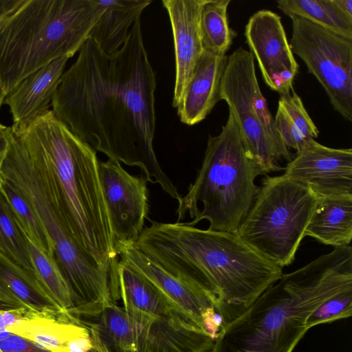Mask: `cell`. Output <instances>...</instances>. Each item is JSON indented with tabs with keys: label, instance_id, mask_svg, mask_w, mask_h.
<instances>
[{
	"label": "cell",
	"instance_id": "6da1fadb",
	"mask_svg": "<svg viewBox=\"0 0 352 352\" xmlns=\"http://www.w3.org/2000/svg\"><path fill=\"white\" fill-rule=\"evenodd\" d=\"M156 87L140 18L113 54L104 53L91 38L85 42L61 77L52 111L96 152L139 167L147 181L178 201L182 196L153 147Z\"/></svg>",
	"mask_w": 352,
	"mask_h": 352
},
{
	"label": "cell",
	"instance_id": "7a4b0ae2",
	"mask_svg": "<svg viewBox=\"0 0 352 352\" xmlns=\"http://www.w3.org/2000/svg\"><path fill=\"white\" fill-rule=\"evenodd\" d=\"M150 222L134 246L174 276L210 292L223 327L283 274L236 232Z\"/></svg>",
	"mask_w": 352,
	"mask_h": 352
},
{
	"label": "cell",
	"instance_id": "3957f363",
	"mask_svg": "<svg viewBox=\"0 0 352 352\" xmlns=\"http://www.w3.org/2000/svg\"><path fill=\"white\" fill-rule=\"evenodd\" d=\"M352 288V248H334L287 274L226 324L210 352H293L308 316L331 296Z\"/></svg>",
	"mask_w": 352,
	"mask_h": 352
},
{
	"label": "cell",
	"instance_id": "277c9868",
	"mask_svg": "<svg viewBox=\"0 0 352 352\" xmlns=\"http://www.w3.org/2000/svg\"><path fill=\"white\" fill-rule=\"evenodd\" d=\"M23 131L43 153L69 232L98 262L113 270L118 256L100 184L96 151L52 110Z\"/></svg>",
	"mask_w": 352,
	"mask_h": 352
},
{
	"label": "cell",
	"instance_id": "5b68a950",
	"mask_svg": "<svg viewBox=\"0 0 352 352\" xmlns=\"http://www.w3.org/2000/svg\"><path fill=\"white\" fill-rule=\"evenodd\" d=\"M102 12L99 0H26L0 25V80L5 93L50 62L72 57Z\"/></svg>",
	"mask_w": 352,
	"mask_h": 352
},
{
	"label": "cell",
	"instance_id": "8992f818",
	"mask_svg": "<svg viewBox=\"0 0 352 352\" xmlns=\"http://www.w3.org/2000/svg\"><path fill=\"white\" fill-rule=\"evenodd\" d=\"M1 173L38 214L74 297L83 302L100 297L108 287L110 270L81 247L69 232L47 162L27 133L12 132Z\"/></svg>",
	"mask_w": 352,
	"mask_h": 352
},
{
	"label": "cell",
	"instance_id": "52a82bcc",
	"mask_svg": "<svg viewBox=\"0 0 352 352\" xmlns=\"http://www.w3.org/2000/svg\"><path fill=\"white\" fill-rule=\"evenodd\" d=\"M258 175L229 111L220 133L208 136L197 177L178 201L177 221L189 215L190 226L207 220L210 230L236 232L259 190L254 182Z\"/></svg>",
	"mask_w": 352,
	"mask_h": 352
},
{
	"label": "cell",
	"instance_id": "ba28073f",
	"mask_svg": "<svg viewBox=\"0 0 352 352\" xmlns=\"http://www.w3.org/2000/svg\"><path fill=\"white\" fill-rule=\"evenodd\" d=\"M237 234L283 268L292 264L317 205L311 190L283 175L267 176Z\"/></svg>",
	"mask_w": 352,
	"mask_h": 352
},
{
	"label": "cell",
	"instance_id": "9c48e42d",
	"mask_svg": "<svg viewBox=\"0 0 352 352\" xmlns=\"http://www.w3.org/2000/svg\"><path fill=\"white\" fill-rule=\"evenodd\" d=\"M224 100L239 125L245 150L258 175L283 169L294 155L283 143L257 80L254 58L242 47L228 56L221 80L219 100Z\"/></svg>",
	"mask_w": 352,
	"mask_h": 352
},
{
	"label": "cell",
	"instance_id": "30bf717a",
	"mask_svg": "<svg viewBox=\"0 0 352 352\" xmlns=\"http://www.w3.org/2000/svg\"><path fill=\"white\" fill-rule=\"evenodd\" d=\"M289 43L325 90L331 104L352 122V39L295 16Z\"/></svg>",
	"mask_w": 352,
	"mask_h": 352
},
{
	"label": "cell",
	"instance_id": "8fae6325",
	"mask_svg": "<svg viewBox=\"0 0 352 352\" xmlns=\"http://www.w3.org/2000/svg\"><path fill=\"white\" fill-rule=\"evenodd\" d=\"M98 177L118 256L140 236L149 211L147 179L131 175L120 162L98 161Z\"/></svg>",
	"mask_w": 352,
	"mask_h": 352
},
{
	"label": "cell",
	"instance_id": "7c38bea8",
	"mask_svg": "<svg viewBox=\"0 0 352 352\" xmlns=\"http://www.w3.org/2000/svg\"><path fill=\"white\" fill-rule=\"evenodd\" d=\"M244 35L267 86L280 95L292 91L299 66L280 16L269 10L257 11L249 19Z\"/></svg>",
	"mask_w": 352,
	"mask_h": 352
},
{
	"label": "cell",
	"instance_id": "4fadbf2b",
	"mask_svg": "<svg viewBox=\"0 0 352 352\" xmlns=\"http://www.w3.org/2000/svg\"><path fill=\"white\" fill-rule=\"evenodd\" d=\"M118 258L142 275L175 314L205 331L204 321L217 313V302L210 292L174 276L134 245L120 249Z\"/></svg>",
	"mask_w": 352,
	"mask_h": 352
},
{
	"label": "cell",
	"instance_id": "5bb4252c",
	"mask_svg": "<svg viewBox=\"0 0 352 352\" xmlns=\"http://www.w3.org/2000/svg\"><path fill=\"white\" fill-rule=\"evenodd\" d=\"M283 175L309 187L317 199L352 197V149L333 148L311 139L283 168Z\"/></svg>",
	"mask_w": 352,
	"mask_h": 352
},
{
	"label": "cell",
	"instance_id": "9a60e30c",
	"mask_svg": "<svg viewBox=\"0 0 352 352\" xmlns=\"http://www.w3.org/2000/svg\"><path fill=\"white\" fill-rule=\"evenodd\" d=\"M131 322L134 352H208L214 340L176 315L157 316L124 307Z\"/></svg>",
	"mask_w": 352,
	"mask_h": 352
},
{
	"label": "cell",
	"instance_id": "2e32d148",
	"mask_svg": "<svg viewBox=\"0 0 352 352\" xmlns=\"http://www.w3.org/2000/svg\"><path fill=\"white\" fill-rule=\"evenodd\" d=\"M206 0H163L171 25L175 78L173 107L179 104L194 68L203 54L200 16Z\"/></svg>",
	"mask_w": 352,
	"mask_h": 352
},
{
	"label": "cell",
	"instance_id": "e0dca14e",
	"mask_svg": "<svg viewBox=\"0 0 352 352\" xmlns=\"http://www.w3.org/2000/svg\"><path fill=\"white\" fill-rule=\"evenodd\" d=\"M68 59L59 58L39 68L6 94L3 103L9 107L12 116L13 133L25 130L50 110Z\"/></svg>",
	"mask_w": 352,
	"mask_h": 352
},
{
	"label": "cell",
	"instance_id": "ac0fdd59",
	"mask_svg": "<svg viewBox=\"0 0 352 352\" xmlns=\"http://www.w3.org/2000/svg\"><path fill=\"white\" fill-rule=\"evenodd\" d=\"M228 56L204 51L178 104L180 121L192 126L204 120L219 100L221 80Z\"/></svg>",
	"mask_w": 352,
	"mask_h": 352
},
{
	"label": "cell",
	"instance_id": "d6986e66",
	"mask_svg": "<svg viewBox=\"0 0 352 352\" xmlns=\"http://www.w3.org/2000/svg\"><path fill=\"white\" fill-rule=\"evenodd\" d=\"M69 318L87 328L107 352H134L133 329L124 309L113 301L80 305L67 312Z\"/></svg>",
	"mask_w": 352,
	"mask_h": 352
},
{
	"label": "cell",
	"instance_id": "ffe728a7",
	"mask_svg": "<svg viewBox=\"0 0 352 352\" xmlns=\"http://www.w3.org/2000/svg\"><path fill=\"white\" fill-rule=\"evenodd\" d=\"M0 305L4 308L24 309L38 314L63 313L50 297L32 272L16 264L1 254Z\"/></svg>",
	"mask_w": 352,
	"mask_h": 352
},
{
	"label": "cell",
	"instance_id": "44dd1931",
	"mask_svg": "<svg viewBox=\"0 0 352 352\" xmlns=\"http://www.w3.org/2000/svg\"><path fill=\"white\" fill-rule=\"evenodd\" d=\"M102 12L91 29L92 39L106 54L116 53L152 0H99Z\"/></svg>",
	"mask_w": 352,
	"mask_h": 352
},
{
	"label": "cell",
	"instance_id": "7402d4cb",
	"mask_svg": "<svg viewBox=\"0 0 352 352\" xmlns=\"http://www.w3.org/2000/svg\"><path fill=\"white\" fill-rule=\"evenodd\" d=\"M320 243L339 248L352 239V197L317 199V205L305 231Z\"/></svg>",
	"mask_w": 352,
	"mask_h": 352
},
{
	"label": "cell",
	"instance_id": "603a6c76",
	"mask_svg": "<svg viewBox=\"0 0 352 352\" xmlns=\"http://www.w3.org/2000/svg\"><path fill=\"white\" fill-rule=\"evenodd\" d=\"M51 352H65L68 342L87 329L61 312H29L6 329Z\"/></svg>",
	"mask_w": 352,
	"mask_h": 352
},
{
	"label": "cell",
	"instance_id": "cb8c5ba5",
	"mask_svg": "<svg viewBox=\"0 0 352 352\" xmlns=\"http://www.w3.org/2000/svg\"><path fill=\"white\" fill-rule=\"evenodd\" d=\"M118 299L122 300L124 307L147 314L165 316L176 315L142 275L119 258L113 301Z\"/></svg>",
	"mask_w": 352,
	"mask_h": 352
},
{
	"label": "cell",
	"instance_id": "d4e9b609",
	"mask_svg": "<svg viewBox=\"0 0 352 352\" xmlns=\"http://www.w3.org/2000/svg\"><path fill=\"white\" fill-rule=\"evenodd\" d=\"M274 126L287 148L298 153L305 143L318 137L319 131L310 118L300 96L292 94L280 95Z\"/></svg>",
	"mask_w": 352,
	"mask_h": 352
},
{
	"label": "cell",
	"instance_id": "484cf974",
	"mask_svg": "<svg viewBox=\"0 0 352 352\" xmlns=\"http://www.w3.org/2000/svg\"><path fill=\"white\" fill-rule=\"evenodd\" d=\"M283 13L303 18L324 28L352 39V21L342 14L330 0H278Z\"/></svg>",
	"mask_w": 352,
	"mask_h": 352
},
{
	"label": "cell",
	"instance_id": "4316f807",
	"mask_svg": "<svg viewBox=\"0 0 352 352\" xmlns=\"http://www.w3.org/2000/svg\"><path fill=\"white\" fill-rule=\"evenodd\" d=\"M230 0H206L200 16V30L204 50L217 55H226L237 33L228 23V8Z\"/></svg>",
	"mask_w": 352,
	"mask_h": 352
},
{
	"label": "cell",
	"instance_id": "83f0119b",
	"mask_svg": "<svg viewBox=\"0 0 352 352\" xmlns=\"http://www.w3.org/2000/svg\"><path fill=\"white\" fill-rule=\"evenodd\" d=\"M28 245L36 279L60 310L67 314L76 304L54 257L41 250L28 239Z\"/></svg>",
	"mask_w": 352,
	"mask_h": 352
},
{
	"label": "cell",
	"instance_id": "f1b7e54d",
	"mask_svg": "<svg viewBox=\"0 0 352 352\" xmlns=\"http://www.w3.org/2000/svg\"><path fill=\"white\" fill-rule=\"evenodd\" d=\"M0 190L8 201L28 239L38 248L54 256V248L38 214L23 195L3 177Z\"/></svg>",
	"mask_w": 352,
	"mask_h": 352
},
{
	"label": "cell",
	"instance_id": "f546056e",
	"mask_svg": "<svg viewBox=\"0 0 352 352\" xmlns=\"http://www.w3.org/2000/svg\"><path fill=\"white\" fill-rule=\"evenodd\" d=\"M0 254L34 273L27 236L1 190Z\"/></svg>",
	"mask_w": 352,
	"mask_h": 352
},
{
	"label": "cell",
	"instance_id": "4dcf8cb0",
	"mask_svg": "<svg viewBox=\"0 0 352 352\" xmlns=\"http://www.w3.org/2000/svg\"><path fill=\"white\" fill-rule=\"evenodd\" d=\"M352 315V288L342 291L321 303L307 318L308 329L324 323L346 319Z\"/></svg>",
	"mask_w": 352,
	"mask_h": 352
},
{
	"label": "cell",
	"instance_id": "1f68e13d",
	"mask_svg": "<svg viewBox=\"0 0 352 352\" xmlns=\"http://www.w3.org/2000/svg\"><path fill=\"white\" fill-rule=\"evenodd\" d=\"M0 352H51L33 341L10 332L0 340Z\"/></svg>",
	"mask_w": 352,
	"mask_h": 352
},
{
	"label": "cell",
	"instance_id": "d6a6232c",
	"mask_svg": "<svg viewBox=\"0 0 352 352\" xmlns=\"http://www.w3.org/2000/svg\"><path fill=\"white\" fill-rule=\"evenodd\" d=\"M91 346L90 333L87 329L68 342L65 352H87Z\"/></svg>",
	"mask_w": 352,
	"mask_h": 352
},
{
	"label": "cell",
	"instance_id": "836d02e7",
	"mask_svg": "<svg viewBox=\"0 0 352 352\" xmlns=\"http://www.w3.org/2000/svg\"><path fill=\"white\" fill-rule=\"evenodd\" d=\"M11 135V127L0 123V184L3 181L1 168L9 148Z\"/></svg>",
	"mask_w": 352,
	"mask_h": 352
},
{
	"label": "cell",
	"instance_id": "e575fe53",
	"mask_svg": "<svg viewBox=\"0 0 352 352\" xmlns=\"http://www.w3.org/2000/svg\"><path fill=\"white\" fill-rule=\"evenodd\" d=\"M26 0H0V25L17 12Z\"/></svg>",
	"mask_w": 352,
	"mask_h": 352
},
{
	"label": "cell",
	"instance_id": "d590c367",
	"mask_svg": "<svg viewBox=\"0 0 352 352\" xmlns=\"http://www.w3.org/2000/svg\"><path fill=\"white\" fill-rule=\"evenodd\" d=\"M333 6L352 21V0H330Z\"/></svg>",
	"mask_w": 352,
	"mask_h": 352
},
{
	"label": "cell",
	"instance_id": "8d00e7d4",
	"mask_svg": "<svg viewBox=\"0 0 352 352\" xmlns=\"http://www.w3.org/2000/svg\"><path fill=\"white\" fill-rule=\"evenodd\" d=\"M91 339L92 346L87 352H107L96 340L91 337Z\"/></svg>",
	"mask_w": 352,
	"mask_h": 352
},
{
	"label": "cell",
	"instance_id": "74e56055",
	"mask_svg": "<svg viewBox=\"0 0 352 352\" xmlns=\"http://www.w3.org/2000/svg\"><path fill=\"white\" fill-rule=\"evenodd\" d=\"M6 96V94L5 93V91L2 87L1 82L0 80V108H1V105L3 104V100H4Z\"/></svg>",
	"mask_w": 352,
	"mask_h": 352
}]
</instances>
